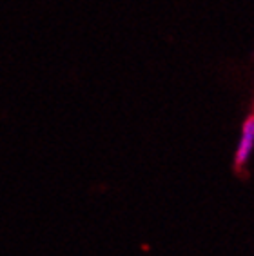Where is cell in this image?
<instances>
[{
  "label": "cell",
  "instance_id": "cell-1",
  "mask_svg": "<svg viewBox=\"0 0 254 256\" xmlns=\"http://www.w3.org/2000/svg\"><path fill=\"white\" fill-rule=\"evenodd\" d=\"M254 153V114H249L242 126L238 146L234 151V169L242 171Z\"/></svg>",
  "mask_w": 254,
  "mask_h": 256
}]
</instances>
